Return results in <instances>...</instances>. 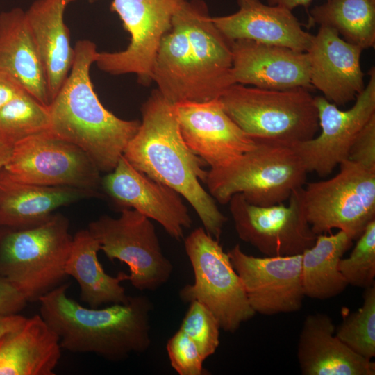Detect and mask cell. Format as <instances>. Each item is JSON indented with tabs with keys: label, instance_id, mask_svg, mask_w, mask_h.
<instances>
[{
	"label": "cell",
	"instance_id": "obj_22",
	"mask_svg": "<svg viewBox=\"0 0 375 375\" xmlns=\"http://www.w3.org/2000/svg\"><path fill=\"white\" fill-rule=\"evenodd\" d=\"M91 197H96L82 189L22 182L2 168L0 170V226L21 228L35 226L47 220L57 209Z\"/></svg>",
	"mask_w": 375,
	"mask_h": 375
},
{
	"label": "cell",
	"instance_id": "obj_5",
	"mask_svg": "<svg viewBox=\"0 0 375 375\" xmlns=\"http://www.w3.org/2000/svg\"><path fill=\"white\" fill-rule=\"evenodd\" d=\"M72 238L68 219L58 212L35 226L8 228L0 233V275L28 302L38 301L65 283Z\"/></svg>",
	"mask_w": 375,
	"mask_h": 375
},
{
	"label": "cell",
	"instance_id": "obj_3",
	"mask_svg": "<svg viewBox=\"0 0 375 375\" xmlns=\"http://www.w3.org/2000/svg\"><path fill=\"white\" fill-rule=\"evenodd\" d=\"M63 283L40 299V315L59 337L62 349L93 353L112 362L143 353L151 345L153 305L144 295L103 308H85L69 297Z\"/></svg>",
	"mask_w": 375,
	"mask_h": 375
},
{
	"label": "cell",
	"instance_id": "obj_4",
	"mask_svg": "<svg viewBox=\"0 0 375 375\" xmlns=\"http://www.w3.org/2000/svg\"><path fill=\"white\" fill-rule=\"evenodd\" d=\"M70 72L48 106L49 131L78 146L101 172L114 169L140 121L124 120L99 101L90 78L97 52L88 40L78 41Z\"/></svg>",
	"mask_w": 375,
	"mask_h": 375
},
{
	"label": "cell",
	"instance_id": "obj_18",
	"mask_svg": "<svg viewBox=\"0 0 375 375\" xmlns=\"http://www.w3.org/2000/svg\"><path fill=\"white\" fill-rule=\"evenodd\" d=\"M362 49L345 41L328 26H319L306 51L310 83L330 102L342 106L364 90L360 58Z\"/></svg>",
	"mask_w": 375,
	"mask_h": 375
},
{
	"label": "cell",
	"instance_id": "obj_14",
	"mask_svg": "<svg viewBox=\"0 0 375 375\" xmlns=\"http://www.w3.org/2000/svg\"><path fill=\"white\" fill-rule=\"evenodd\" d=\"M369 81L356 97L353 106L346 110L322 96L315 97L320 133L291 147L302 160L309 172L322 177L331 174L348 159L351 146L369 119L375 115V69L368 72Z\"/></svg>",
	"mask_w": 375,
	"mask_h": 375
},
{
	"label": "cell",
	"instance_id": "obj_6",
	"mask_svg": "<svg viewBox=\"0 0 375 375\" xmlns=\"http://www.w3.org/2000/svg\"><path fill=\"white\" fill-rule=\"evenodd\" d=\"M219 99L253 140L291 147L313 138L319 130L315 97L305 88L269 90L234 83Z\"/></svg>",
	"mask_w": 375,
	"mask_h": 375
},
{
	"label": "cell",
	"instance_id": "obj_11",
	"mask_svg": "<svg viewBox=\"0 0 375 375\" xmlns=\"http://www.w3.org/2000/svg\"><path fill=\"white\" fill-rule=\"evenodd\" d=\"M88 229L110 260L128 265V281L135 289L154 291L170 278L173 265L162 251L155 226L137 210H121L116 218L102 215Z\"/></svg>",
	"mask_w": 375,
	"mask_h": 375
},
{
	"label": "cell",
	"instance_id": "obj_25",
	"mask_svg": "<svg viewBox=\"0 0 375 375\" xmlns=\"http://www.w3.org/2000/svg\"><path fill=\"white\" fill-rule=\"evenodd\" d=\"M59 337L40 314L0 339V375H54Z\"/></svg>",
	"mask_w": 375,
	"mask_h": 375
},
{
	"label": "cell",
	"instance_id": "obj_15",
	"mask_svg": "<svg viewBox=\"0 0 375 375\" xmlns=\"http://www.w3.org/2000/svg\"><path fill=\"white\" fill-rule=\"evenodd\" d=\"M227 253L256 313L272 315L301 308V254L258 258L245 253L240 244Z\"/></svg>",
	"mask_w": 375,
	"mask_h": 375
},
{
	"label": "cell",
	"instance_id": "obj_2",
	"mask_svg": "<svg viewBox=\"0 0 375 375\" xmlns=\"http://www.w3.org/2000/svg\"><path fill=\"white\" fill-rule=\"evenodd\" d=\"M140 127L123 156L137 169L173 188L187 200L203 228L219 240L227 217L201 185L206 183V163L185 143L174 104L157 90L141 108Z\"/></svg>",
	"mask_w": 375,
	"mask_h": 375
},
{
	"label": "cell",
	"instance_id": "obj_29",
	"mask_svg": "<svg viewBox=\"0 0 375 375\" xmlns=\"http://www.w3.org/2000/svg\"><path fill=\"white\" fill-rule=\"evenodd\" d=\"M49 130L48 106L26 91L0 110V136L15 143L30 135Z\"/></svg>",
	"mask_w": 375,
	"mask_h": 375
},
{
	"label": "cell",
	"instance_id": "obj_28",
	"mask_svg": "<svg viewBox=\"0 0 375 375\" xmlns=\"http://www.w3.org/2000/svg\"><path fill=\"white\" fill-rule=\"evenodd\" d=\"M335 30L345 41L362 50L375 47V0H326L308 13V26Z\"/></svg>",
	"mask_w": 375,
	"mask_h": 375
},
{
	"label": "cell",
	"instance_id": "obj_13",
	"mask_svg": "<svg viewBox=\"0 0 375 375\" xmlns=\"http://www.w3.org/2000/svg\"><path fill=\"white\" fill-rule=\"evenodd\" d=\"M181 1L112 0L110 8L119 15L125 30L129 33L130 43L120 51H97L94 64L108 74H133L141 84H151L160 42L169 29Z\"/></svg>",
	"mask_w": 375,
	"mask_h": 375
},
{
	"label": "cell",
	"instance_id": "obj_10",
	"mask_svg": "<svg viewBox=\"0 0 375 375\" xmlns=\"http://www.w3.org/2000/svg\"><path fill=\"white\" fill-rule=\"evenodd\" d=\"M22 182L52 187H71L100 197V171L78 146L49 131L30 135L13 145L3 167Z\"/></svg>",
	"mask_w": 375,
	"mask_h": 375
},
{
	"label": "cell",
	"instance_id": "obj_32",
	"mask_svg": "<svg viewBox=\"0 0 375 375\" xmlns=\"http://www.w3.org/2000/svg\"><path fill=\"white\" fill-rule=\"evenodd\" d=\"M196 344L206 360L219 344V324L214 314L203 304L193 301L179 328Z\"/></svg>",
	"mask_w": 375,
	"mask_h": 375
},
{
	"label": "cell",
	"instance_id": "obj_23",
	"mask_svg": "<svg viewBox=\"0 0 375 375\" xmlns=\"http://www.w3.org/2000/svg\"><path fill=\"white\" fill-rule=\"evenodd\" d=\"M0 72L43 105H49L43 62L26 12L20 8L0 14Z\"/></svg>",
	"mask_w": 375,
	"mask_h": 375
},
{
	"label": "cell",
	"instance_id": "obj_12",
	"mask_svg": "<svg viewBox=\"0 0 375 375\" xmlns=\"http://www.w3.org/2000/svg\"><path fill=\"white\" fill-rule=\"evenodd\" d=\"M303 188L292 192L288 206H256L240 193L233 195L228 203L240 239L267 256L299 255L311 247L317 235L306 218Z\"/></svg>",
	"mask_w": 375,
	"mask_h": 375
},
{
	"label": "cell",
	"instance_id": "obj_35",
	"mask_svg": "<svg viewBox=\"0 0 375 375\" xmlns=\"http://www.w3.org/2000/svg\"><path fill=\"white\" fill-rule=\"evenodd\" d=\"M27 303L16 287L0 275V315L19 313Z\"/></svg>",
	"mask_w": 375,
	"mask_h": 375
},
{
	"label": "cell",
	"instance_id": "obj_27",
	"mask_svg": "<svg viewBox=\"0 0 375 375\" xmlns=\"http://www.w3.org/2000/svg\"><path fill=\"white\" fill-rule=\"evenodd\" d=\"M353 240L342 231L317 235L315 244L301 253L305 297L324 300L338 296L346 289L348 284L338 265Z\"/></svg>",
	"mask_w": 375,
	"mask_h": 375
},
{
	"label": "cell",
	"instance_id": "obj_34",
	"mask_svg": "<svg viewBox=\"0 0 375 375\" xmlns=\"http://www.w3.org/2000/svg\"><path fill=\"white\" fill-rule=\"evenodd\" d=\"M348 159L369 169L375 170V115L353 140Z\"/></svg>",
	"mask_w": 375,
	"mask_h": 375
},
{
	"label": "cell",
	"instance_id": "obj_37",
	"mask_svg": "<svg viewBox=\"0 0 375 375\" xmlns=\"http://www.w3.org/2000/svg\"><path fill=\"white\" fill-rule=\"evenodd\" d=\"M26 318L19 313L0 315V339L9 332L20 327Z\"/></svg>",
	"mask_w": 375,
	"mask_h": 375
},
{
	"label": "cell",
	"instance_id": "obj_16",
	"mask_svg": "<svg viewBox=\"0 0 375 375\" xmlns=\"http://www.w3.org/2000/svg\"><path fill=\"white\" fill-rule=\"evenodd\" d=\"M103 192L118 209H133L159 223L173 238H183L192 221L183 197L135 168L123 155L101 181Z\"/></svg>",
	"mask_w": 375,
	"mask_h": 375
},
{
	"label": "cell",
	"instance_id": "obj_1",
	"mask_svg": "<svg viewBox=\"0 0 375 375\" xmlns=\"http://www.w3.org/2000/svg\"><path fill=\"white\" fill-rule=\"evenodd\" d=\"M231 42L203 0H182L156 53L152 81L172 103L219 98L234 84Z\"/></svg>",
	"mask_w": 375,
	"mask_h": 375
},
{
	"label": "cell",
	"instance_id": "obj_19",
	"mask_svg": "<svg viewBox=\"0 0 375 375\" xmlns=\"http://www.w3.org/2000/svg\"><path fill=\"white\" fill-rule=\"evenodd\" d=\"M231 47L233 83L269 90L311 88L306 52L244 39L231 42Z\"/></svg>",
	"mask_w": 375,
	"mask_h": 375
},
{
	"label": "cell",
	"instance_id": "obj_30",
	"mask_svg": "<svg viewBox=\"0 0 375 375\" xmlns=\"http://www.w3.org/2000/svg\"><path fill=\"white\" fill-rule=\"evenodd\" d=\"M362 297L358 310L342 309V322L335 334L353 352L372 360L375 356V285L365 288Z\"/></svg>",
	"mask_w": 375,
	"mask_h": 375
},
{
	"label": "cell",
	"instance_id": "obj_38",
	"mask_svg": "<svg viewBox=\"0 0 375 375\" xmlns=\"http://www.w3.org/2000/svg\"><path fill=\"white\" fill-rule=\"evenodd\" d=\"M268 5L278 6L288 10H292L299 6H302L308 10L312 0H266Z\"/></svg>",
	"mask_w": 375,
	"mask_h": 375
},
{
	"label": "cell",
	"instance_id": "obj_26",
	"mask_svg": "<svg viewBox=\"0 0 375 375\" xmlns=\"http://www.w3.org/2000/svg\"><path fill=\"white\" fill-rule=\"evenodd\" d=\"M99 251L100 244L88 228L76 232L65 265L67 276L76 281L80 299L91 308L127 302L130 296L121 283L128 281V274H108L99 260Z\"/></svg>",
	"mask_w": 375,
	"mask_h": 375
},
{
	"label": "cell",
	"instance_id": "obj_9",
	"mask_svg": "<svg viewBox=\"0 0 375 375\" xmlns=\"http://www.w3.org/2000/svg\"><path fill=\"white\" fill-rule=\"evenodd\" d=\"M339 165L335 176L303 188L304 212L315 235L338 228L357 240L375 219V170L349 159Z\"/></svg>",
	"mask_w": 375,
	"mask_h": 375
},
{
	"label": "cell",
	"instance_id": "obj_7",
	"mask_svg": "<svg viewBox=\"0 0 375 375\" xmlns=\"http://www.w3.org/2000/svg\"><path fill=\"white\" fill-rule=\"evenodd\" d=\"M256 146L230 163L208 171L209 193L221 204L241 194L260 206L282 203L306 184L308 172L290 146L256 140Z\"/></svg>",
	"mask_w": 375,
	"mask_h": 375
},
{
	"label": "cell",
	"instance_id": "obj_36",
	"mask_svg": "<svg viewBox=\"0 0 375 375\" xmlns=\"http://www.w3.org/2000/svg\"><path fill=\"white\" fill-rule=\"evenodd\" d=\"M24 91L12 78L0 72V110Z\"/></svg>",
	"mask_w": 375,
	"mask_h": 375
},
{
	"label": "cell",
	"instance_id": "obj_21",
	"mask_svg": "<svg viewBox=\"0 0 375 375\" xmlns=\"http://www.w3.org/2000/svg\"><path fill=\"white\" fill-rule=\"evenodd\" d=\"M326 314L306 317L300 332L297 358L303 375H374L375 362L353 352L335 334Z\"/></svg>",
	"mask_w": 375,
	"mask_h": 375
},
{
	"label": "cell",
	"instance_id": "obj_24",
	"mask_svg": "<svg viewBox=\"0 0 375 375\" xmlns=\"http://www.w3.org/2000/svg\"><path fill=\"white\" fill-rule=\"evenodd\" d=\"M74 1L35 0L25 11L43 62L50 103L67 78L74 61V49L64 14Z\"/></svg>",
	"mask_w": 375,
	"mask_h": 375
},
{
	"label": "cell",
	"instance_id": "obj_17",
	"mask_svg": "<svg viewBox=\"0 0 375 375\" xmlns=\"http://www.w3.org/2000/svg\"><path fill=\"white\" fill-rule=\"evenodd\" d=\"M174 107L185 143L210 169L223 167L256 146L226 113L219 98L180 101Z\"/></svg>",
	"mask_w": 375,
	"mask_h": 375
},
{
	"label": "cell",
	"instance_id": "obj_31",
	"mask_svg": "<svg viewBox=\"0 0 375 375\" xmlns=\"http://www.w3.org/2000/svg\"><path fill=\"white\" fill-rule=\"evenodd\" d=\"M338 267L348 285L364 289L375 285V219L357 239L350 256L340 260Z\"/></svg>",
	"mask_w": 375,
	"mask_h": 375
},
{
	"label": "cell",
	"instance_id": "obj_39",
	"mask_svg": "<svg viewBox=\"0 0 375 375\" xmlns=\"http://www.w3.org/2000/svg\"><path fill=\"white\" fill-rule=\"evenodd\" d=\"M14 144V142L0 136V170L9 160Z\"/></svg>",
	"mask_w": 375,
	"mask_h": 375
},
{
	"label": "cell",
	"instance_id": "obj_8",
	"mask_svg": "<svg viewBox=\"0 0 375 375\" xmlns=\"http://www.w3.org/2000/svg\"><path fill=\"white\" fill-rule=\"evenodd\" d=\"M194 281L181 289L184 302L197 301L217 318L220 328L235 333L256 314L250 306L242 281L219 240L203 228L192 231L184 240Z\"/></svg>",
	"mask_w": 375,
	"mask_h": 375
},
{
	"label": "cell",
	"instance_id": "obj_33",
	"mask_svg": "<svg viewBox=\"0 0 375 375\" xmlns=\"http://www.w3.org/2000/svg\"><path fill=\"white\" fill-rule=\"evenodd\" d=\"M167 351L170 364L179 375H203L205 359L194 342L178 329L167 341Z\"/></svg>",
	"mask_w": 375,
	"mask_h": 375
},
{
	"label": "cell",
	"instance_id": "obj_20",
	"mask_svg": "<svg viewBox=\"0 0 375 375\" xmlns=\"http://www.w3.org/2000/svg\"><path fill=\"white\" fill-rule=\"evenodd\" d=\"M239 10L231 15L212 17L216 27L231 42L250 40L306 52L312 35L302 28L292 11L261 0H237Z\"/></svg>",
	"mask_w": 375,
	"mask_h": 375
}]
</instances>
